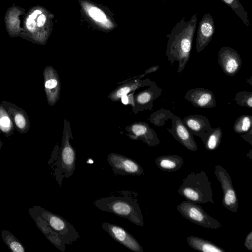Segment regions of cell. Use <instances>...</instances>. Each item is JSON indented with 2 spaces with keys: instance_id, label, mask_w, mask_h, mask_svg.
Instances as JSON below:
<instances>
[{
  "instance_id": "obj_1",
  "label": "cell",
  "mask_w": 252,
  "mask_h": 252,
  "mask_svg": "<svg viewBox=\"0 0 252 252\" xmlns=\"http://www.w3.org/2000/svg\"><path fill=\"white\" fill-rule=\"evenodd\" d=\"M198 13H194L189 20L184 17L173 27L168 38L165 55L171 64L178 62L177 72L181 73L189 60Z\"/></svg>"
},
{
  "instance_id": "obj_2",
  "label": "cell",
  "mask_w": 252,
  "mask_h": 252,
  "mask_svg": "<svg viewBox=\"0 0 252 252\" xmlns=\"http://www.w3.org/2000/svg\"><path fill=\"white\" fill-rule=\"evenodd\" d=\"M137 196V193L132 191L117 190L108 196L95 200L93 204L101 211L112 213L142 226L143 217Z\"/></svg>"
},
{
  "instance_id": "obj_3",
  "label": "cell",
  "mask_w": 252,
  "mask_h": 252,
  "mask_svg": "<svg viewBox=\"0 0 252 252\" xmlns=\"http://www.w3.org/2000/svg\"><path fill=\"white\" fill-rule=\"evenodd\" d=\"M178 192L187 200L194 203H214L211 182L203 171L189 173L183 179Z\"/></svg>"
},
{
  "instance_id": "obj_4",
  "label": "cell",
  "mask_w": 252,
  "mask_h": 252,
  "mask_svg": "<svg viewBox=\"0 0 252 252\" xmlns=\"http://www.w3.org/2000/svg\"><path fill=\"white\" fill-rule=\"evenodd\" d=\"M29 211L36 214L45 220L51 228L58 234L65 244L71 245L77 241L79 237L73 225L60 216L39 206H34L29 208Z\"/></svg>"
},
{
  "instance_id": "obj_5",
  "label": "cell",
  "mask_w": 252,
  "mask_h": 252,
  "mask_svg": "<svg viewBox=\"0 0 252 252\" xmlns=\"http://www.w3.org/2000/svg\"><path fill=\"white\" fill-rule=\"evenodd\" d=\"M69 132L64 130L61 152L56 162L54 175L60 187L64 178L71 176L75 169L76 152L69 142Z\"/></svg>"
},
{
  "instance_id": "obj_6",
  "label": "cell",
  "mask_w": 252,
  "mask_h": 252,
  "mask_svg": "<svg viewBox=\"0 0 252 252\" xmlns=\"http://www.w3.org/2000/svg\"><path fill=\"white\" fill-rule=\"evenodd\" d=\"M177 209L185 218L205 228L219 229L222 226L218 220L207 214L198 204L186 200L181 202Z\"/></svg>"
},
{
  "instance_id": "obj_7",
  "label": "cell",
  "mask_w": 252,
  "mask_h": 252,
  "mask_svg": "<svg viewBox=\"0 0 252 252\" xmlns=\"http://www.w3.org/2000/svg\"><path fill=\"white\" fill-rule=\"evenodd\" d=\"M214 172L223 191L222 203L223 206L231 212L237 213L238 208V198L229 174L219 164L215 166Z\"/></svg>"
},
{
  "instance_id": "obj_8",
  "label": "cell",
  "mask_w": 252,
  "mask_h": 252,
  "mask_svg": "<svg viewBox=\"0 0 252 252\" xmlns=\"http://www.w3.org/2000/svg\"><path fill=\"white\" fill-rule=\"evenodd\" d=\"M107 161L115 174L139 176L144 174L143 169L139 163L126 156L110 153L108 156Z\"/></svg>"
},
{
  "instance_id": "obj_9",
  "label": "cell",
  "mask_w": 252,
  "mask_h": 252,
  "mask_svg": "<svg viewBox=\"0 0 252 252\" xmlns=\"http://www.w3.org/2000/svg\"><path fill=\"white\" fill-rule=\"evenodd\" d=\"M218 62L223 72L231 77L240 70L242 63L239 53L228 46H224L220 49Z\"/></svg>"
},
{
  "instance_id": "obj_10",
  "label": "cell",
  "mask_w": 252,
  "mask_h": 252,
  "mask_svg": "<svg viewBox=\"0 0 252 252\" xmlns=\"http://www.w3.org/2000/svg\"><path fill=\"white\" fill-rule=\"evenodd\" d=\"M101 227L115 241L134 252H143V249L138 241L124 228L108 222L101 224Z\"/></svg>"
},
{
  "instance_id": "obj_11",
  "label": "cell",
  "mask_w": 252,
  "mask_h": 252,
  "mask_svg": "<svg viewBox=\"0 0 252 252\" xmlns=\"http://www.w3.org/2000/svg\"><path fill=\"white\" fill-rule=\"evenodd\" d=\"M171 121V128H167L168 132L189 150L193 152L197 151L198 147L193 135L184 124L183 120L174 115Z\"/></svg>"
},
{
  "instance_id": "obj_12",
  "label": "cell",
  "mask_w": 252,
  "mask_h": 252,
  "mask_svg": "<svg viewBox=\"0 0 252 252\" xmlns=\"http://www.w3.org/2000/svg\"><path fill=\"white\" fill-rule=\"evenodd\" d=\"M44 90L50 106L54 105L60 97L61 83L56 70L47 66L43 70Z\"/></svg>"
},
{
  "instance_id": "obj_13",
  "label": "cell",
  "mask_w": 252,
  "mask_h": 252,
  "mask_svg": "<svg viewBox=\"0 0 252 252\" xmlns=\"http://www.w3.org/2000/svg\"><path fill=\"white\" fill-rule=\"evenodd\" d=\"M183 122L190 132L200 138L204 143L214 130L209 120L201 115H190L184 117Z\"/></svg>"
},
{
  "instance_id": "obj_14",
  "label": "cell",
  "mask_w": 252,
  "mask_h": 252,
  "mask_svg": "<svg viewBox=\"0 0 252 252\" xmlns=\"http://www.w3.org/2000/svg\"><path fill=\"white\" fill-rule=\"evenodd\" d=\"M215 32L214 20L209 13L205 14L199 22L196 38V51L200 52L211 42Z\"/></svg>"
},
{
  "instance_id": "obj_15",
  "label": "cell",
  "mask_w": 252,
  "mask_h": 252,
  "mask_svg": "<svg viewBox=\"0 0 252 252\" xmlns=\"http://www.w3.org/2000/svg\"><path fill=\"white\" fill-rule=\"evenodd\" d=\"M184 97L196 107L211 108L216 106L214 94L212 91L207 89H191L187 91Z\"/></svg>"
},
{
  "instance_id": "obj_16",
  "label": "cell",
  "mask_w": 252,
  "mask_h": 252,
  "mask_svg": "<svg viewBox=\"0 0 252 252\" xmlns=\"http://www.w3.org/2000/svg\"><path fill=\"white\" fill-rule=\"evenodd\" d=\"M1 104L11 118L16 129L20 133H26L30 129V123L27 113L17 105L2 100Z\"/></svg>"
},
{
  "instance_id": "obj_17",
  "label": "cell",
  "mask_w": 252,
  "mask_h": 252,
  "mask_svg": "<svg viewBox=\"0 0 252 252\" xmlns=\"http://www.w3.org/2000/svg\"><path fill=\"white\" fill-rule=\"evenodd\" d=\"M130 137L132 139H139L150 147L158 146L159 140L155 130L144 122H137L130 126Z\"/></svg>"
},
{
  "instance_id": "obj_18",
  "label": "cell",
  "mask_w": 252,
  "mask_h": 252,
  "mask_svg": "<svg viewBox=\"0 0 252 252\" xmlns=\"http://www.w3.org/2000/svg\"><path fill=\"white\" fill-rule=\"evenodd\" d=\"M29 213L34 220L37 226L45 235L48 240L57 248L62 252H64L65 244L62 241L58 234L51 228L46 220L31 211H29Z\"/></svg>"
},
{
  "instance_id": "obj_19",
  "label": "cell",
  "mask_w": 252,
  "mask_h": 252,
  "mask_svg": "<svg viewBox=\"0 0 252 252\" xmlns=\"http://www.w3.org/2000/svg\"><path fill=\"white\" fill-rule=\"evenodd\" d=\"M162 89L156 84L145 90L135 96V102L141 107V110L152 109L153 102L161 94Z\"/></svg>"
},
{
  "instance_id": "obj_20",
  "label": "cell",
  "mask_w": 252,
  "mask_h": 252,
  "mask_svg": "<svg viewBox=\"0 0 252 252\" xmlns=\"http://www.w3.org/2000/svg\"><path fill=\"white\" fill-rule=\"evenodd\" d=\"M155 162L160 170L169 172L179 170L184 163L183 158L177 155L159 156Z\"/></svg>"
},
{
  "instance_id": "obj_21",
  "label": "cell",
  "mask_w": 252,
  "mask_h": 252,
  "mask_svg": "<svg viewBox=\"0 0 252 252\" xmlns=\"http://www.w3.org/2000/svg\"><path fill=\"white\" fill-rule=\"evenodd\" d=\"M155 84V82L150 80L144 81L137 80L129 84L119 86L112 92L108 97L112 101H118L122 96L127 94L128 93L134 91L140 87L145 86H150Z\"/></svg>"
},
{
  "instance_id": "obj_22",
  "label": "cell",
  "mask_w": 252,
  "mask_h": 252,
  "mask_svg": "<svg viewBox=\"0 0 252 252\" xmlns=\"http://www.w3.org/2000/svg\"><path fill=\"white\" fill-rule=\"evenodd\" d=\"M189 245L192 249L203 252H225L221 248L209 241L197 236H189L187 238Z\"/></svg>"
},
{
  "instance_id": "obj_23",
  "label": "cell",
  "mask_w": 252,
  "mask_h": 252,
  "mask_svg": "<svg viewBox=\"0 0 252 252\" xmlns=\"http://www.w3.org/2000/svg\"><path fill=\"white\" fill-rule=\"evenodd\" d=\"M1 237L3 241L11 252H25V247L22 243L10 231L5 229L2 230Z\"/></svg>"
},
{
  "instance_id": "obj_24",
  "label": "cell",
  "mask_w": 252,
  "mask_h": 252,
  "mask_svg": "<svg viewBox=\"0 0 252 252\" xmlns=\"http://www.w3.org/2000/svg\"><path fill=\"white\" fill-rule=\"evenodd\" d=\"M14 129L13 123L1 103H0V131L5 136L9 137Z\"/></svg>"
},
{
  "instance_id": "obj_25",
  "label": "cell",
  "mask_w": 252,
  "mask_h": 252,
  "mask_svg": "<svg viewBox=\"0 0 252 252\" xmlns=\"http://www.w3.org/2000/svg\"><path fill=\"white\" fill-rule=\"evenodd\" d=\"M234 131L239 134H242L252 129V116L243 115L235 120L233 126Z\"/></svg>"
},
{
  "instance_id": "obj_26",
  "label": "cell",
  "mask_w": 252,
  "mask_h": 252,
  "mask_svg": "<svg viewBox=\"0 0 252 252\" xmlns=\"http://www.w3.org/2000/svg\"><path fill=\"white\" fill-rule=\"evenodd\" d=\"M222 136L220 127H216L209 134L204 142L205 149L208 151H213L220 146Z\"/></svg>"
},
{
  "instance_id": "obj_27",
  "label": "cell",
  "mask_w": 252,
  "mask_h": 252,
  "mask_svg": "<svg viewBox=\"0 0 252 252\" xmlns=\"http://www.w3.org/2000/svg\"><path fill=\"white\" fill-rule=\"evenodd\" d=\"M230 7L247 27L250 25L248 14L239 0H220Z\"/></svg>"
},
{
  "instance_id": "obj_28",
  "label": "cell",
  "mask_w": 252,
  "mask_h": 252,
  "mask_svg": "<svg viewBox=\"0 0 252 252\" xmlns=\"http://www.w3.org/2000/svg\"><path fill=\"white\" fill-rule=\"evenodd\" d=\"M174 115L171 111L161 108L151 114L150 120L155 126H160L164 125L166 121L171 120Z\"/></svg>"
},
{
  "instance_id": "obj_29",
  "label": "cell",
  "mask_w": 252,
  "mask_h": 252,
  "mask_svg": "<svg viewBox=\"0 0 252 252\" xmlns=\"http://www.w3.org/2000/svg\"><path fill=\"white\" fill-rule=\"evenodd\" d=\"M236 103L243 107L252 108V92H238L234 98Z\"/></svg>"
},
{
  "instance_id": "obj_30",
  "label": "cell",
  "mask_w": 252,
  "mask_h": 252,
  "mask_svg": "<svg viewBox=\"0 0 252 252\" xmlns=\"http://www.w3.org/2000/svg\"><path fill=\"white\" fill-rule=\"evenodd\" d=\"M89 14L93 19L99 22H104L106 19L104 13L97 7H92L89 11Z\"/></svg>"
},
{
  "instance_id": "obj_31",
  "label": "cell",
  "mask_w": 252,
  "mask_h": 252,
  "mask_svg": "<svg viewBox=\"0 0 252 252\" xmlns=\"http://www.w3.org/2000/svg\"><path fill=\"white\" fill-rule=\"evenodd\" d=\"M36 23L35 20L29 16L26 20V27L28 30L31 32H33L36 29Z\"/></svg>"
},
{
  "instance_id": "obj_32",
  "label": "cell",
  "mask_w": 252,
  "mask_h": 252,
  "mask_svg": "<svg viewBox=\"0 0 252 252\" xmlns=\"http://www.w3.org/2000/svg\"><path fill=\"white\" fill-rule=\"evenodd\" d=\"M121 101L125 105L130 104L134 106V101L133 99V94L127 95V94L123 95L121 97Z\"/></svg>"
},
{
  "instance_id": "obj_33",
  "label": "cell",
  "mask_w": 252,
  "mask_h": 252,
  "mask_svg": "<svg viewBox=\"0 0 252 252\" xmlns=\"http://www.w3.org/2000/svg\"><path fill=\"white\" fill-rule=\"evenodd\" d=\"M244 246L249 251L252 250V231L247 235L244 242Z\"/></svg>"
},
{
  "instance_id": "obj_34",
  "label": "cell",
  "mask_w": 252,
  "mask_h": 252,
  "mask_svg": "<svg viewBox=\"0 0 252 252\" xmlns=\"http://www.w3.org/2000/svg\"><path fill=\"white\" fill-rule=\"evenodd\" d=\"M240 135L244 140L252 145V129L244 134Z\"/></svg>"
},
{
  "instance_id": "obj_35",
  "label": "cell",
  "mask_w": 252,
  "mask_h": 252,
  "mask_svg": "<svg viewBox=\"0 0 252 252\" xmlns=\"http://www.w3.org/2000/svg\"><path fill=\"white\" fill-rule=\"evenodd\" d=\"M46 20V16L41 14L37 18L36 26L39 28L42 27L45 24Z\"/></svg>"
},
{
  "instance_id": "obj_36",
  "label": "cell",
  "mask_w": 252,
  "mask_h": 252,
  "mask_svg": "<svg viewBox=\"0 0 252 252\" xmlns=\"http://www.w3.org/2000/svg\"><path fill=\"white\" fill-rule=\"evenodd\" d=\"M159 67V66L158 65L152 66L151 67L148 68V69L144 71V73H145L144 74H149L150 73H153V72H156L157 70H158V69Z\"/></svg>"
},
{
  "instance_id": "obj_37",
  "label": "cell",
  "mask_w": 252,
  "mask_h": 252,
  "mask_svg": "<svg viewBox=\"0 0 252 252\" xmlns=\"http://www.w3.org/2000/svg\"><path fill=\"white\" fill-rule=\"evenodd\" d=\"M41 14V12L39 10H36L29 16L35 20L37 18V15Z\"/></svg>"
},
{
  "instance_id": "obj_38",
  "label": "cell",
  "mask_w": 252,
  "mask_h": 252,
  "mask_svg": "<svg viewBox=\"0 0 252 252\" xmlns=\"http://www.w3.org/2000/svg\"><path fill=\"white\" fill-rule=\"evenodd\" d=\"M252 76H251L249 79L247 80V82L249 83L251 85H252Z\"/></svg>"
},
{
  "instance_id": "obj_39",
  "label": "cell",
  "mask_w": 252,
  "mask_h": 252,
  "mask_svg": "<svg viewBox=\"0 0 252 252\" xmlns=\"http://www.w3.org/2000/svg\"><path fill=\"white\" fill-rule=\"evenodd\" d=\"M2 146V141H1V139L0 138V150L1 149V148Z\"/></svg>"
},
{
  "instance_id": "obj_40",
  "label": "cell",
  "mask_w": 252,
  "mask_h": 252,
  "mask_svg": "<svg viewBox=\"0 0 252 252\" xmlns=\"http://www.w3.org/2000/svg\"><path fill=\"white\" fill-rule=\"evenodd\" d=\"M164 0L167 1V0Z\"/></svg>"
}]
</instances>
